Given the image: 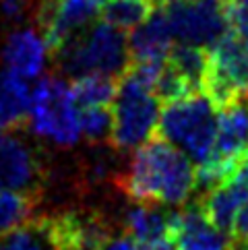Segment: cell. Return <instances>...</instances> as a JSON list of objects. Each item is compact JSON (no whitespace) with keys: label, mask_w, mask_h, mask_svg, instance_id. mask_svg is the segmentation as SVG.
<instances>
[{"label":"cell","mask_w":248,"mask_h":250,"mask_svg":"<svg viewBox=\"0 0 248 250\" xmlns=\"http://www.w3.org/2000/svg\"><path fill=\"white\" fill-rule=\"evenodd\" d=\"M116 184L135 203L180 207L194 194V164L172 143L153 139L135 149Z\"/></svg>","instance_id":"6da1fadb"},{"label":"cell","mask_w":248,"mask_h":250,"mask_svg":"<svg viewBox=\"0 0 248 250\" xmlns=\"http://www.w3.org/2000/svg\"><path fill=\"white\" fill-rule=\"evenodd\" d=\"M54 58L66 77L100 73L120 79L130 66L128 35L108 21H97L62 42L54 50Z\"/></svg>","instance_id":"7a4b0ae2"},{"label":"cell","mask_w":248,"mask_h":250,"mask_svg":"<svg viewBox=\"0 0 248 250\" xmlns=\"http://www.w3.org/2000/svg\"><path fill=\"white\" fill-rule=\"evenodd\" d=\"M157 135L178 147L194 166L205 164L215 151L217 108L203 91L164 104Z\"/></svg>","instance_id":"3957f363"},{"label":"cell","mask_w":248,"mask_h":250,"mask_svg":"<svg viewBox=\"0 0 248 250\" xmlns=\"http://www.w3.org/2000/svg\"><path fill=\"white\" fill-rule=\"evenodd\" d=\"M31 135L46 139L58 147H73L81 139V108L73 100V91L64 77H41L31 87L27 112Z\"/></svg>","instance_id":"277c9868"},{"label":"cell","mask_w":248,"mask_h":250,"mask_svg":"<svg viewBox=\"0 0 248 250\" xmlns=\"http://www.w3.org/2000/svg\"><path fill=\"white\" fill-rule=\"evenodd\" d=\"M162 102L151 89L137 83L128 73L118 79V91L112 102L114 126L110 145L118 151H132L151 141L157 132Z\"/></svg>","instance_id":"5b68a950"},{"label":"cell","mask_w":248,"mask_h":250,"mask_svg":"<svg viewBox=\"0 0 248 250\" xmlns=\"http://www.w3.org/2000/svg\"><path fill=\"white\" fill-rule=\"evenodd\" d=\"M165 15L176 43L211 48L229 31L226 0H188L165 4Z\"/></svg>","instance_id":"8992f818"},{"label":"cell","mask_w":248,"mask_h":250,"mask_svg":"<svg viewBox=\"0 0 248 250\" xmlns=\"http://www.w3.org/2000/svg\"><path fill=\"white\" fill-rule=\"evenodd\" d=\"M102 6L103 0H38L35 19L54 52L70 35L89 27Z\"/></svg>","instance_id":"52a82bcc"},{"label":"cell","mask_w":248,"mask_h":250,"mask_svg":"<svg viewBox=\"0 0 248 250\" xmlns=\"http://www.w3.org/2000/svg\"><path fill=\"white\" fill-rule=\"evenodd\" d=\"M41 180V164L31 145L13 130H0V190L33 194Z\"/></svg>","instance_id":"ba28073f"},{"label":"cell","mask_w":248,"mask_h":250,"mask_svg":"<svg viewBox=\"0 0 248 250\" xmlns=\"http://www.w3.org/2000/svg\"><path fill=\"white\" fill-rule=\"evenodd\" d=\"M50 54L52 48L43 38V33H40L31 25L13 29L6 35L2 50H0L4 68L15 75H21L27 81L41 77L50 62Z\"/></svg>","instance_id":"9c48e42d"},{"label":"cell","mask_w":248,"mask_h":250,"mask_svg":"<svg viewBox=\"0 0 248 250\" xmlns=\"http://www.w3.org/2000/svg\"><path fill=\"white\" fill-rule=\"evenodd\" d=\"M248 201V159L240 162L224 184L215 186L205 196H201V207L211 226L232 236V228L238 211Z\"/></svg>","instance_id":"30bf717a"},{"label":"cell","mask_w":248,"mask_h":250,"mask_svg":"<svg viewBox=\"0 0 248 250\" xmlns=\"http://www.w3.org/2000/svg\"><path fill=\"white\" fill-rule=\"evenodd\" d=\"M170 234L178 250H229L232 246V236L211 226L201 203L170 213Z\"/></svg>","instance_id":"8fae6325"},{"label":"cell","mask_w":248,"mask_h":250,"mask_svg":"<svg viewBox=\"0 0 248 250\" xmlns=\"http://www.w3.org/2000/svg\"><path fill=\"white\" fill-rule=\"evenodd\" d=\"M209 75L248 95V46L232 29L209 48Z\"/></svg>","instance_id":"7c38bea8"},{"label":"cell","mask_w":248,"mask_h":250,"mask_svg":"<svg viewBox=\"0 0 248 250\" xmlns=\"http://www.w3.org/2000/svg\"><path fill=\"white\" fill-rule=\"evenodd\" d=\"M174 46V35L170 29L164 4H157L151 15L135 27L128 35L130 62L137 60H165Z\"/></svg>","instance_id":"4fadbf2b"},{"label":"cell","mask_w":248,"mask_h":250,"mask_svg":"<svg viewBox=\"0 0 248 250\" xmlns=\"http://www.w3.org/2000/svg\"><path fill=\"white\" fill-rule=\"evenodd\" d=\"M248 141V95L238 97L217 114V137L215 155L227 159L244 157V147Z\"/></svg>","instance_id":"5bb4252c"},{"label":"cell","mask_w":248,"mask_h":250,"mask_svg":"<svg viewBox=\"0 0 248 250\" xmlns=\"http://www.w3.org/2000/svg\"><path fill=\"white\" fill-rule=\"evenodd\" d=\"M0 250H62L58 217H31L0 236Z\"/></svg>","instance_id":"9a60e30c"},{"label":"cell","mask_w":248,"mask_h":250,"mask_svg":"<svg viewBox=\"0 0 248 250\" xmlns=\"http://www.w3.org/2000/svg\"><path fill=\"white\" fill-rule=\"evenodd\" d=\"M31 85L11 70L0 73V130H15L27 122Z\"/></svg>","instance_id":"2e32d148"},{"label":"cell","mask_w":248,"mask_h":250,"mask_svg":"<svg viewBox=\"0 0 248 250\" xmlns=\"http://www.w3.org/2000/svg\"><path fill=\"white\" fill-rule=\"evenodd\" d=\"M122 223L126 234H130L141 244L170 236V213H164L159 205H132L124 211Z\"/></svg>","instance_id":"e0dca14e"},{"label":"cell","mask_w":248,"mask_h":250,"mask_svg":"<svg viewBox=\"0 0 248 250\" xmlns=\"http://www.w3.org/2000/svg\"><path fill=\"white\" fill-rule=\"evenodd\" d=\"M167 64H170L180 77L186 79L194 91H203L207 70H209V52L207 48L190 46V43H174L170 54H167Z\"/></svg>","instance_id":"ac0fdd59"},{"label":"cell","mask_w":248,"mask_h":250,"mask_svg":"<svg viewBox=\"0 0 248 250\" xmlns=\"http://www.w3.org/2000/svg\"><path fill=\"white\" fill-rule=\"evenodd\" d=\"M73 100L79 108H97V105H110L118 91V79L91 73L77 77L75 83L70 85Z\"/></svg>","instance_id":"d6986e66"},{"label":"cell","mask_w":248,"mask_h":250,"mask_svg":"<svg viewBox=\"0 0 248 250\" xmlns=\"http://www.w3.org/2000/svg\"><path fill=\"white\" fill-rule=\"evenodd\" d=\"M155 6L153 0H103L102 19L114 27L132 31L151 15Z\"/></svg>","instance_id":"ffe728a7"},{"label":"cell","mask_w":248,"mask_h":250,"mask_svg":"<svg viewBox=\"0 0 248 250\" xmlns=\"http://www.w3.org/2000/svg\"><path fill=\"white\" fill-rule=\"evenodd\" d=\"M35 196L17 190H0V236L33 217Z\"/></svg>","instance_id":"44dd1931"},{"label":"cell","mask_w":248,"mask_h":250,"mask_svg":"<svg viewBox=\"0 0 248 250\" xmlns=\"http://www.w3.org/2000/svg\"><path fill=\"white\" fill-rule=\"evenodd\" d=\"M114 116L108 105L81 110V135L89 143H105L112 137Z\"/></svg>","instance_id":"7402d4cb"},{"label":"cell","mask_w":248,"mask_h":250,"mask_svg":"<svg viewBox=\"0 0 248 250\" xmlns=\"http://www.w3.org/2000/svg\"><path fill=\"white\" fill-rule=\"evenodd\" d=\"M153 93L162 104H170V102L182 100V97L194 93V89L186 83V79L180 77L170 64H165L162 77L157 79V83L153 87Z\"/></svg>","instance_id":"603a6c76"},{"label":"cell","mask_w":248,"mask_h":250,"mask_svg":"<svg viewBox=\"0 0 248 250\" xmlns=\"http://www.w3.org/2000/svg\"><path fill=\"white\" fill-rule=\"evenodd\" d=\"M226 13L229 29L248 46V0H226Z\"/></svg>","instance_id":"cb8c5ba5"},{"label":"cell","mask_w":248,"mask_h":250,"mask_svg":"<svg viewBox=\"0 0 248 250\" xmlns=\"http://www.w3.org/2000/svg\"><path fill=\"white\" fill-rule=\"evenodd\" d=\"M31 11H35L33 0H0V17L6 23L21 25Z\"/></svg>","instance_id":"d4e9b609"},{"label":"cell","mask_w":248,"mask_h":250,"mask_svg":"<svg viewBox=\"0 0 248 250\" xmlns=\"http://www.w3.org/2000/svg\"><path fill=\"white\" fill-rule=\"evenodd\" d=\"M232 238L234 242L240 244H248V201L242 205V209L238 211L234 228H232Z\"/></svg>","instance_id":"484cf974"},{"label":"cell","mask_w":248,"mask_h":250,"mask_svg":"<svg viewBox=\"0 0 248 250\" xmlns=\"http://www.w3.org/2000/svg\"><path fill=\"white\" fill-rule=\"evenodd\" d=\"M103 250H141V242H137L130 234H120L116 238H110Z\"/></svg>","instance_id":"4316f807"},{"label":"cell","mask_w":248,"mask_h":250,"mask_svg":"<svg viewBox=\"0 0 248 250\" xmlns=\"http://www.w3.org/2000/svg\"><path fill=\"white\" fill-rule=\"evenodd\" d=\"M141 250H178V244H176L174 236H164V238H157L151 240V242H145L141 244Z\"/></svg>","instance_id":"83f0119b"},{"label":"cell","mask_w":248,"mask_h":250,"mask_svg":"<svg viewBox=\"0 0 248 250\" xmlns=\"http://www.w3.org/2000/svg\"><path fill=\"white\" fill-rule=\"evenodd\" d=\"M178 2H188V0H157V4H178Z\"/></svg>","instance_id":"f1b7e54d"},{"label":"cell","mask_w":248,"mask_h":250,"mask_svg":"<svg viewBox=\"0 0 248 250\" xmlns=\"http://www.w3.org/2000/svg\"><path fill=\"white\" fill-rule=\"evenodd\" d=\"M229 250H248V244H240V242H232Z\"/></svg>","instance_id":"f546056e"},{"label":"cell","mask_w":248,"mask_h":250,"mask_svg":"<svg viewBox=\"0 0 248 250\" xmlns=\"http://www.w3.org/2000/svg\"><path fill=\"white\" fill-rule=\"evenodd\" d=\"M244 159H248V141H246V147H244Z\"/></svg>","instance_id":"4dcf8cb0"},{"label":"cell","mask_w":248,"mask_h":250,"mask_svg":"<svg viewBox=\"0 0 248 250\" xmlns=\"http://www.w3.org/2000/svg\"><path fill=\"white\" fill-rule=\"evenodd\" d=\"M153 2H155V4H157V0H153Z\"/></svg>","instance_id":"1f68e13d"}]
</instances>
